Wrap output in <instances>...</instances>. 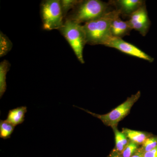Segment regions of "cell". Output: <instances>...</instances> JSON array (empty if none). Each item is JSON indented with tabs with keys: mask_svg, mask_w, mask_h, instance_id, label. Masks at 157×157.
Instances as JSON below:
<instances>
[{
	"mask_svg": "<svg viewBox=\"0 0 157 157\" xmlns=\"http://www.w3.org/2000/svg\"><path fill=\"white\" fill-rule=\"evenodd\" d=\"M121 15L119 10L115 9L108 11L102 17L84 24L83 27L87 44L104 45L112 36L110 26L112 21Z\"/></svg>",
	"mask_w": 157,
	"mask_h": 157,
	"instance_id": "cell-1",
	"label": "cell"
},
{
	"mask_svg": "<svg viewBox=\"0 0 157 157\" xmlns=\"http://www.w3.org/2000/svg\"><path fill=\"white\" fill-rule=\"evenodd\" d=\"M111 2L100 0L80 1L65 19L70 20L77 23L90 22L102 17L110 11Z\"/></svg>",
	"mask_w": 157,
	"mask_h": 157,
	"instance_id": "cell-2",
	"label": "cell"
},
{
	"mask_svg": "<svg viewBox=\"0 0 157 157\" xmlns=\"http://www.w3.org/2000/svg\"><path fill=\"white\" fill-rule=\"evenodd\" d=\"M59 30L70 44L78 60L84 63L83 48L87 42L83 25L65 19L63 25Z\"/></svg>",
	"mask_w": 157,
	"mask_h": 157,
	"instance_id": "cell-3",
	"label": "cell"
},
{
	"mask_svg": "<svg viewBox=\"0 0 157 157\" xmlns=\"http://www.w3.org/2000/svg\"><path fill=\"white\" fill-rule=\"evenodd\" d=\"M40 14L42 28L45 30H59L64 22L60 0L42 1L40 4Z\"/></svg>",
	"mask_w": 157,
	"mask_h": 157,
	"instance_id": "cell-4",
	"label": "cell"
},
{
	"mask_svg": "<svg viewBox=\"0 0 157 157\" xmlns=\"http://www.w3.org/2000/svg\"><path fill=\"white\" fill-rule=\"evenodd\" d=\"M140 92H137L135 94L132 95L130 98H128L126 101L115 109H113L112 111L103 115L93 113L87 109H85L83 108H79L101 120L102 122L107 126L113 128L117 126L119 122L128 114L132 106L135 102H137L140 98Z\"/></svg>",
	"mask_w": 157,
	"mask_h": 157,
	"instance_id": "cell-5",
	"label": "cell"
},
{
	"mask_svg": "<svg viewBox=\"0 0 157 157\" xmlns=\"http://www.w3.org/2000/svg\"><path fill=\"white\" fill-rule=\"evenodd\" d=\"M104 45L107 47L116 48L123 53L145 60L150 63H152L154 60L153 58L149 56L135 45L126 42L121 38L111 36L106 41Z\"/></svg>",
	"mask_w": 157,
	"mask_h": 157,
	"instance_id": "cell-6",
	"label": "cell"
},
{
	"mask_svg": "<svg viewBox=\"0 0 157 157\" xmlns=\"http://www.w3.org/2000/svg\"><path fill=\"white\" fill-rule=\"evenodd\" d=\"M128 22L132 29L137 31L144 36L148 33L151 21L147 14L145 5L140 7L131 16Z\"/></svg>",
	"mask_w": 157,
	"mask_h": 157,
	"instance_id": "cell-7",
	"label": "cell"
},
{
	"mask_svg": "<svg viewBox=\"0 0 157 157\" xmlns=\"http://www.w3.org/2000/svg\"><path fill=\"white\" fill-rule=\"evenodd\" d=\"M111 2L116 6V9L119 10L121 14L129 16L145 5V2L141 0H118Z\"/></svg>",
	"mask_w": 157,
	"mask_h": 157,
	"instance_id": "cell-8",
	"label": "cell"
},
{
	"mask_svg": "<svg viewBox=\"0 0 157 157\" xmlns=\"http://www.w3.org/2000/svg\"><path fill=\"white\" fill-rule=\"evenodd\" d=\"M132 28L128 21H124L120 18V16L115 17L111 22L110 33L112 36L121 38L130 34Z\"/></svg>",
	"mask_w": 157,
	"mask_h": 157,
	"instance_id": "cell-9",
	"label": "cell"
},
{
	"mask_svg": "<svg viewBox=\"0 0 157 157\" xmlns=\"http://www.w3.org/2000/svg\"><path fill=\"white\" fill-rule=\"evenodd\" d=\"M26 107L22 106L9 110L7 119V121L16 126L22 124L25 121L26 113L27 111Z\"/></svg>",
	"mask_w": 157,
	"mask_h": 157,
	"instance_id": "cell-10",
	"label": "cell"
},
{
	"mask_svg": "<svg viewBox=\"0 0 157 157\" xmlns=\"http://www.w3.org/2000/svg\"><path fill=\"white\" fill-rule=\"evenodd\" d=\"M11 64L7 60L0 63V97L2 98L7 89L6 76L10 70Z\"/></svg>",
	"mask_w": 157,
	"mask_h": 157,
	"instance_id": "cell-11",
	"label": "cell"
},
{
	"mask_svg": "<svg viewBox=\"0 0 157 157\" xmlns=\"http://www.w3.org/2000/svg\"><path fill=\"white\" fill-rule=\"evenodd\" d=\"M123 132L131 141L137 144H143L147 137L145 133L139 131H135L128 129H124Z\"/></svg>",
	"mask_w": 157,
	"mask_h": 157,
	"instance_id": "cell-12",
	"label": "cell"
},
{
	"mask_svg": "<svg viewBox=\"0 0 157 157\" xmlns=\"http://www.w3.org/2000/svg\"><path fill=\"white\" fill-rule=\"evenodd\" d=\"M115 135L116 147L115 149L121 153L128 143L127 137L123 132H121L117 128V126L113 127Z\"/></svg>",
	"mask_w": 157,
	"mask_h": 157,
	"instance_id": "cell-13",
	"label": "cell"
},
{
	"mask_svg": "<svg viewBox=\"0 0 157 157\" xmlns=\"http://www.w3.org/2000/svg\"><path fill=\"white\" fill-rule=\"evenodd\" d=\"M13 47L11 40L2 31L0 32V57L6 55Z\"/></svg>",
	"mask_w": 157,
	"mask_h": 157,
	"instance_id": "cell-14",
	"label": "cell"
},
{
	"mask_svg": "<svg viewBox=\"0 0 157 157\" xmlns=\"http://www.w3.org/2000/svg\"><path fill=\"white\" fill-rule=\"evenodd\" d=\"M0 121V137L4 139L10 138L15 126L6 120Z\"/></svg>",
	"mask_w": 157,
	"mask_h": 157,
	"instance_id": "cell-15",
	"label": "cell"
},
{
	"mask_svg": "<svg viewBox=\"0 0 157 157\" xmlns=\"http://www.w3.org/2000/svg\"><path fill=\"white\" fill-rule=\"evenodd\" d=\"M79 2L80 1L78 0H61V6L64 20L68 14L69 11L71 9L73 10Z\"/></svg>",
	"mask_w": 157,
	"mask_h": 157,
	"instance_id": "cell-16",
	"label": "cell"
},
{
	"mask_svg": "<svg viewBox=\"0 0 157 157\" xmlns=\"http://www.w3.org/2000/svg\"><path fill=\"white\" fill-rule=\"evenodd\" d=\"M138 144L130 141L124 149L121 155L122 157H131L138 150Z\"/></svg>",
	"mask_w": 157,
	"mask_h": 157,
	"instance_id": "cell-17",
	"label": "cell"
},
{
	"mask_svg": "<svg viewBox=\"0 0 157 157\" xmlns=\"http://www.w3.org/2000/svg\"><path fill=\"white\" fill-rule=\"evenodd\" d=\"M142 144L141 149L144 152L150 151L157 146V137L147 138Z\"/></svg>",
	"mask_w": 157,
	"mask_h": 157,
	"instance_id": "cell-18",
	"label": "cell"
},
{
	"mask_svg": "<svg viewBox=\"0 0 157 157\" xmlns=\"http://www.w3.org/2000/svg\"><path fill=\"white\" fill-rule=\"evenodd\" d=\"M144 157H157V146L150 151L144 152Z\"/></svg>",
	"mask_w": 157,
	"mask_h": 157,
	"instance_id": "cell-19",
	"label": "cell"
},
{
	"mask_svg": "<svg viewBox=\"0 0 157 157\" xmlns=\"http://www.w3.org/2000/svg\"><path fill=\"white\" fill-rule=\"evenodd\" d=\"M108 157H122L121 155V154L114 149L110 153V154Z\"/></svg>",
	"mask_w": 157,
	"mask_h": 157,
	"instance_id": "cell-20",
	"label": "cell"
},
{
	"mask_svg": "<svg viewBox=\"0 0 157 157\" xmlns=\"http://www.w3.org/2000/svg\"><path fill=\"white\" fill-rule=\"evenodd\" d=\"M131 157H144V152L141 148H139L137 152Z\"/></svg>",
	"mask_w": 157,
	"mask_h": 157,
	"instance_id": "cell-21",
	"label": "cell"
}]
</instances>
